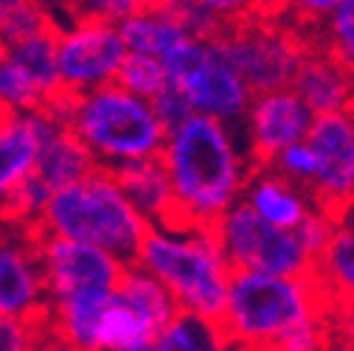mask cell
<instances>
[{
  "instance_id": "cell-1",
  "label": "cell",
  "mask_w": 354,
  "mask_h": 351,
  "mask_svg": "<svg viewBox=\"0 0 354 351\" xmlns=\"http://www.w3.org/2000/svg\"><path fill=\"white\" fill-rule=\"evenodd\" d=\"M160 163L174 197V228L211 231L242 200L250 178L234 129L200 115L166 135Z\"/></svg>"
},
{
  "instance_id": "cell-2",
  "label": "cell",
  "mask_w": 354,
  "mask_h": 351,
  "mask_svg": "<svg viewBox=\"0 0 354 351\" xmlns=\"http://www.w3.org/2000/svg\"><path fill=\"white\" fill-rule=\"evenodd\" d=\"M42 234L91 245L121 265H132L149 231V222L136 211L104 166H96L84 180L59 189L37 216Z\"/></svg>"
},
{
  "instance_id": "cell-3",
  "label": "cell",
  "mask_w": 354,
  "mask_h": 351,
  "mask_svg": "<svg viewBox=\"0 0 354 351\" xmlns=\"http://www.w3.org/2000/svg\"><path fill=\"white\" fill-rule=\"evenodd\" d=\"M132 265L158 278L180 312L223 321L231 267L211 231L149 225Z\"/></svg>"
},
{
  "instance_id": "cell-4",
  "label": "cell",
  "mask_w": 354,
  "mask_h": 351,
  "mask_svg": "<svg viewBox=\"0 0 354 351\" xmlns=\"http://www.w3.org/2000/svg\"><path fill=\"white\" fill-rule=\"evenodd\" d=\"M329 318V301L315 278H279L264 273H231L223 332L236 351H268L287 332Z\"/></svg>"
},
{
  "instance_id": "cell-5",
  "label": "cell",
  "mask_w": 354,
  "mask_h": 351,
  "mask_svg": "<svg viewBox=\"0 0 354 351\" xmlns=\"http://www.w3.org/2000/svg\"><path fill=\"white\" fill-rule=\"evenodd\" d=\"M68 129L99 166L160 158L166 144V129L160 126L152 104L129 96L115 84L82 93Z\"/></svg>"
},
{
  "instance_id": "cell-6",
  "label": "cell",
  "mask_w": 354,
  "mask_h": 351,
  "mask_svg": "<svg viewBox=\"0 0 354 351\" xmlns=\"http://www.w3.org/2000/svg\"><path fill=\"white\" fill-rule=\"evenodd\" d=\"M214 46L248 84V91L259 96L290 87L304 51L313 42L287 28L284 23H276L273 17L264 20L245 15L223 37H216Z\"/></svg>"
},
{
  "instance_id": "cell-7",
  "label": "cell",
  "mask_w": 354,
  "mask_h": 351,
  "mask_svg": "<svg viewBox=\"0 0 354 351\" xmlns=\"http://www.w3.org/2000/svg\"><path fill=\"white\" fill-rule=\"evenodd\" d=\"M12 234H20L28 242L42 281H46V295L51 306L73 298H110L124 276L127 265H121L110 253L91 245L48 236L39 231L37 222Z\"/></svg>"
},
{
  "instance_id": "cell-8",
  "label": "cell",
  "mask_w": 354,
  "mask_h": 351,
  "mask_svg": "<svg viewBox=\"0 0 354 351\" xmlns=\"http://www.w3.org/2000/svg\"><path fill=\"white\" fill-rule=\"evenodd\" d=\"M231 273H264L279 278H309L313 261L301 250L292 231L259 219L242 200L211 228Z\"/></svg>"
},
{
  "instance_id": "cell-9",
  "label": "cell",
  "mask_w": 354,
  "mask_h": 351,
  "mask_svg": "<svg viewBox=\"0 0 354 351\" xmlns=\"http://www.w3.org/2000/svg\"><path fill=\"white\" fill-rule=\"evenodd\" d=\"M124 57L127 48L115 26L87 17H71V26H62L57 65L65 91L82 96L96 87L113 84Z\"/></svg>"
},
{
  "instance_id": "cell-10",
  "label": "cell",
  "mask_w": 354,
  "mask_h": 351,
  "mask_svg": "<svg viewBox=\"0 0 354 351\" xmlns=\"http://www.w3.org/2000/svg\"><path fill=\"white\" fill-rule=\"evenodd\" d=\"M304 144L315 158V178L306 194L315 208L340 219L354 208V133L346 115H315Z\"/></svg>"
},
{
  "instance_id": "cell-11",
  "label": "cell",
  "mask_w": 354,
  "mask_h": 351,
  "mask_svg": "<svg viewBox=\"0 0 354 351\" xmlns=\"http://www.w3.org/2000/svg\"><path fill=\"white\" fill-rule=\"evenodd\" d=\"M313 118L315 115L301 104V99L290 87L253 96L245 113L250 171L268 169L276 160V155L301 144L309 133V126H313Z\"/></svg>"
},
{
  "instance_id": "cell-12",
  "label": "cell",
  "mask_w": 354,
  "mask_h": 351,
  "mask_svg": "<svg viewBox=\"0 0 354 351\" xmlns=\"http://www.w3.org/2000/svg\"><path fill=\"white\" fill-rule=\"evenodd\" d=\"M177 93L189 102L194 115L225 124L231 129H236V124L245 121V113H248L250 99H253L248 84L223 59V54L216 51L214 42H211V51H208L205 62L194 70V76L183 87H177Z\"/></svg>"
},
{
  "instance_id": "cell-13",
  "label": "cell",
  "mask_w": 354,
  "mask_h": 351,
  "mask_svg": "<svg viewBox=\"0 0 354 351\" xmlns=\"http://www.w3.org/2000/svg\"><path fill=\"white\" fill-rule=\"evenodd\" d=\"M0 315L39 323L51 315L39 265L20 234L0 236Z\"/></svg>"
},
{
  "instance_id": "cell-14",
  "label": "cell",
  "mask_w": 354,
  "mask_h": 351,
  "mask_svg": "<svg viewBox=\"0 0 354 351\" xmlns=\"http://www.w3.org/2000/svg\"><path fill=\"white\" fill-rule=\"evenodd\" d=\"M34 126H37V158L31 166V178L46 189L51 197L65 189L73 186L79 180H84L99 163L93 160V155L84 149V144L65 126H57L51 121H46L42 115H31Z\"/></svg>"
},
{
  "instance_id": "cell-15",
  "label": "cell",
  "mask_w": 354,
  "mask_h": 351,
  "mask_svg": "<svg viewBox=\"0 0 354 351\" xmlns=\"http://www.w3.org/2000/svg\"><path fill=\"white\" fill-rule=\"evenodd\" d=\"M290 91L313 115L343 113L354 99V79L318 46H309L292 73Z\"/></svg>"
},
{
  "instance_id": "cell-16",
  "label": "cell",
  "mask_w": 354,
  "mask_h": 351,
  "mask_svg": "<svg viewBox=\"0 0 354 351\" xmlns=\"http://www.w3.org/2000/svg\"><path fill=\"white\" fill-rule=\"evenodd\" d=\"M136 211L158 228H174V197L160 158L104 166Z\"/></svg>"
},
{
  "instance_id": "cell-17",
  "label": "cell",
  "mask_w": 354,
  "mask_h": 351,
  "mask_svg": "<svg viewBox=\"0 0 354 351\" xmlns=\"http://www.w3.org/2000/svg\"><path fill=\"white\" fill-rule=\"evenodd\" d=\"M242 202L268 225L281 231H295L306 214L315 208L313 197L304 189L287 183L270 169H253L242 191Z\"/></svg>"
},
{
  "instance_id": "cell-18",
  "label": "cell",
  "mask_w": 354,
  "mask_h": 351,
  "mask_svg": "<svg viewBox=\"0 0 354 351\" xmlns=\"http://www.w3.org/2000/svg\"><path fill=\"white\" fill-rule=\"evenodd\" d=\"M115 28L127 54H144L155 59H160L180 39H186L183 26L171 17L166 3H141L136 15L121 20Z\"/></svg>"
},
{
  "instance_id": "cell-19",
  "label": "cell",
  "mask_w": 354,
  "mask_h": 351,
  "mask_svg": "<svg viewBox=\"0 0 354 351\" xmlns=\"http://www.w3.org/2000/svg\"><path fill=\"white\" fill-rule=\"evenodd\" d=\"M313 278L329 303L354 298V222L337 219L326 250L313 267Z\"/></svg>"
},
{
  "instance_id": "cell-20",
  "label": "cell",
  "mask_w": 354,
  "mask_h": 351,
  "mask_svg": "<svg viewBox=\"0 0 354 351\" xmlns=\"http://www.w3.org/2000/svg\"><path fill=\"white\" fill-rule=\"evenodd\" d=\"M37 146L39 138L31 115H15L0 126V205L31 174Z\"/></svg>"
},
{
  "instance_id": "cell-21",
  "label": "cell",
  "mask_w": 354,
  "mask_h": 351,
  "mask_svg": "<svg viewBox=\"0 0 354 351\" xmlns=\"http://www.w3.org/2000/svg\"><path fill=\"white\" fill-rule=\"evenodd\" d=\"M62 26L39 34L34 39H26L20 46L9 51V62H15L42 93V102L48 96L62 91V79H59V65H57V42H59Z\"/></svg>"
},
{
  "instance_id": "cell-22",
  "label": "cell",
  "mask_w": 354,
  "mask_h": 351,
  "mask_svg": "<svg viewBox=\"0 0 354 351\" xmlns=\"http://www.w3.org/2000/svg\"><path fill=\"white\" fill-rule=\"evenodd\" d=\"M115 295L121 301H127L129 306H136L141 315H147L160 332L177 315H180V310H177V303L169 295V290L158 278H152L147 270H141L136 265H127L124 267V276H121V281L115 287Z\"/></svg>"
},
{
  "instance_id": "cell-23",
  "label": "cell",
  "mask_w": 354,
  "mask_h": 351,
  "mask_svg": "<svg viewBox=\"0 0 354 351\" xmlns=\"http://www.w3.org/2000/svg\"><path fill=\"white\" fill-rule=\"evenodd\" d=\"M152 351H236V345L219 323L180 312L155 337Z\"/></svg>"
},
{
  "instance_id": "cell-24",
  "label": "cell",
  "mask_w": 354,
  "mask_h": 351,
  "mask_svg": "<svg viewBox=\"0 0 354 351\" xmlns=\"http://www.w3.org/2000/svg\"><path fill=\"white\" fill-rule=\"evenodd\" d=\"M59 23L39 3H23V0H0V39L6 48H15L26 39H34L57 28Z\"/></svg>"
},
{
  "instance_id": "cell-25",
  "label": "cell",
  "mask_w": 354,
  "mask_h": 351,
  "mask_svg": "<svg viewBox=\"0 0 354 351\" xmlns=\"http://www.w3.org/2000/svg\"><path fill=\"white\" fill-rule=\"evenodd\" d=\"M315 46L324 48L354 79V0H337L326 20L318 26Z\"/></svg>"
},
{
  "instance_id": "cell-26",
  "label": "cell",
  "mask_w": 354,
  "mask_h": 351,
  "mask_svg": "<svg viewBox=\"0 0 354 351\" xmlns=\"http://www.w3.org/2000/svg\"><path fill=\"white\" fill-rule=\"evenodd\" d=\"M113 84L121 87V91H127L129 96H136V99L152 102L166 87V73H163L160 59H155V57L127 54Z\"/></svg>"
},
{
  "instance_id": "cell-27",
  "label": "cell",
  "mask_w": 354,
  "mask_h": 351,
  "mask_svg": "<svg viewBox=\"0 0 354 351\" xmlns=\"http://www.w3.org/2000/svg\"><path fill=\"white\" fill-rule=\"evenodd\" d=\"M0 102L20 115H34L42 104V93L34 82L9 59L0 62Z\"/></svg>"
},
{
  "instance_id": "cell-28",
  "label": "cell",
  "mask_w": 354,
  "mask_h": 351,
  "mask_svg": "<svg viewBox=\"0 0 354 351\" xmlns=\"http://www.w3.org/2000/svg\"><path fill=\"white\" fill-rule=\"evenodd\" d=\"M268 169L276 171L279 178H284L287 183L309 191V186H313V178H315V158H313V152L306 149V144L301 141V144L284 149L281 155H276V160Z\"/></svg>"
},
{
  "instance_id": "cell-29",
  "label": "cell",
  "mask_w": 354,
  "mask_h": 351,
  "mask_svg": "<svg viewBox=\"0 0 354 351\" xmlns=\"http://www.w3.org/2000/svg\"><path fill=\"white\" fill-rule=\"evenodd\" d=\"M335 225H337V219H332V216L324 214L321 208H313V211L306 214L304 222L292 231L295 239H298V245H301V250L309 256V261H313V265L321 258V253L326 250V245H329V239H332V234H335Z\"/></svg>"
},
{
  "instance_id": "cell-30",
  "label": "cell",
  "mask_w": 354,
  "mask_h": 351,
  "mask_svg": "<svg viewBox=\"0 0 354 351\" xmlns=\"http://www.w3.org/2000/svg\"><path fill=\"white\" fill-rule=\"evenodd\" d=\"M329 318L304 323L292 332H287L279 343H273L268 351H326L329 343Z\"/></svg>"
},
{
  "instance_id": "cell-31",
  "label": "cell",
  "mask_w": 354,
  "mask_h": 351,
  "mask_svg": "<svg viewBox=\"0 0 354 351\" xmlns=\"http://www.w3.org/2000/svg\"><path fill=\"white\" fill-rule=\"evenodd\" d=\"M149 104H152V110H155L160 126L166 129V135L174 133L177 126H183V124L194 115L192 107H189V102H186L180 93H177V91H171V87H163V91H160Z\"/></svg>"
},
{
  "instance_id": "cell-32",
  "label": "cell",
  "mask_w": 354,
  "mask_h": 351,
  "mask_svg": "<svg viewBox=\"0 0 354 351\" xmlns=\"http://www.w3.org/2000/svg\"><path fill=\"white\" fill-rule=\"evenodd\" d=\"M34 348V323L0 315V351H31Z\"/></svg>"
},
{
  "instance_id": "cell-33",
  "label": "cell",
  "mask_w": 354,
  "mask_h": 351,
  "mask_svg": "<svg viewBox=\"0 0 354 351\" xmlns=\"http://www.w3.org/2000/svg\"><path fill=\"white\" fill-rule=\"evenodd\" d=\"M335 321V334L346 351H354V298L329 303V323Z\"/></svg>"
},
{
  "instance_id": "cell-34",
  "label": "cell",
  "mask_w": 354,
  "mask_h": 351,
  "mask_svg": "<svg viewBox=\"0 0 354 351\" xmlns=\"http://www.w3.org/2000/svg\"><path fill=\"white\" fill-rule=\"evenodd\" d=\"M31 351H79L76 345H71L65 337H59L51 326V315L46 321L34 323V348Z\"/></svg>"
},
{
  "instance_id": "cell-35",
  "label": "cell",
  "mask_w": 354,
  "mask_h": 351,
  "mask_svg": "<svg viewBox=\"0 0 354 351\" xmlns=\"http://www.w3.org/2000/svg\"><path fill=\"white\" fill-rule=\"evenodd\" d=\"M15 115H20V113H15L12 107H6L3 102H0V126H6V124L15 118Z\"/></svg>"
},
{
  "instance_id": "cell-36",
  "label": "cell",
  "mask_w": 354,
  "mask_h": 351,
  "mask_svg": "<svg viewBox=\"0 0 354 351\" xmlns=\"http://www.w3.org/2000/svg\"><path fill=\"white\" fill-rule=\"evenodd\" d=\"M343 115H346V121H348V126H351V133H354V99L348 102V107L343 110Z\"/></svg>"
},
{
  "instance_id": "cell-37",
  "label": "cell",
  "mask_w": 354,
  "mask_h": 351,
  "mask_svg": "<svg viewBox=\"0 0 354 351\" xmlns=\"http://www.w3.org/2000/svg\"><path fill=\"white\" fill-rule=\"evenodd\" d=\"M9 59V48L3 46V39H0V62H6Z\"/></svg>"
},
{
  "instance_id": "cell-38",
  "label": "cell",
  "mask_w": 354,
  "mask_h": 351,
  "mask_svg": "<svg viewBox=\"0 0 354 351\" xmlns=\"http://www.w3.org/2000/svg\"><path fill=\"white\" fill-rule=\"evenodd\" d=\"M340 219H348V222H354V208H348V211H346Z\"/></svg>"
}]
</instances>
